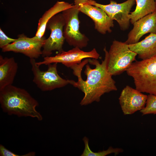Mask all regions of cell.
I'll use <instances>...</instances> for the list:
<instances>
[{"mask_svg":"<svg viewBox=\"0 0 156 156\" xmlns=\"http://www.w3.org/2000/svg\"><path fill=\"white\" fill-rule=\"evenodd\" d=\"M104 53V59L101 63L97 59L88 58L70 67L78 81L70 80V84L84 94L80 103L81 106L99 102L105 94L117 90L116 82L108 71L107 55Z\"/></svg>","mask_w":156,"mask_h":156,"instance_id":"obj_1","label":"cell"},{"mask_svg":"<svg viewBox=\"0 0 156 156\" xmlns=\"http://www.w3.org/2000/svg\"><path fill=\"white\" fill-rule=\"evenodd\" d=\"M0 104L3 111L8 115L29 117L40 121L43 119L36 110L38 101L24 89L10 85L0 90Z\"/></svg>","mask_w":156,"mask_h":156,"instance_id":"obj_2","label":"cell"},{"mask_svg":"<svg viewBox=\"0 0 156 156\" xmlns=\"http://www.w3.org/2000/svg\"><path fill=\"white\" fill-rule=\"evenodd\" d=\"M126 71L133 78L135 89L141 92L156 95V55L136 60Z\"/></svg>","mask_w":156,"mask_h":156,"instance_id":"obj_3","label":"cell"},{"mask_svg":"<svg viewBox=\"0 0 156 156\" xmlns=\"http://www.w3.org/2000/svg\"><path fill=\"white\" fill-rule=\"evenodd\" d=\"M104 52L108 57L107 69L112 76L120 75L126 70L135 61L137 54L131 51L125 42L114 40L108 51L105 47Z\"/></svg>","mask_w":156,"mask_h":156,"instance_id":"obj_4","label":"cell"},{"mask_svg":"<svg viewBox=\"0 0 156 156\" xmlns=\"http://www.w3.org/2000/svg\"><path fill=\"white\" fill-rule=\"evenodd\" d=\"M36 62L35 59H30L34 75L33 81L41 91H51L70 84V80L64 79L58 75L57 69V63L48 64L47 70L42 71Z\"/></svg>","mask_w":156,"mask_h":156,"instance_id":"obj_5","label":"cell"},{"mask_svg":"<svg viewBox=\"0 0 156 156\" xmlns=\"http://www.w3.org/2000/svg\"><path fill=\"white\" fill-rule=\"evenodd\" d=\"M79 8L74 5L62 12L65 21L63 34L65 40L70 46L82 49L87 47L89 39L79 31Z\"/></svg>","mask_w":156,"mask_h":156,"instance_id":"obj_6","label":"cell"},{"mask_svg":"<svg viewBox=\"0 0 156 156\" xmlns=\"http://www.w3.org/2000/svg\"><path fill=\"white\" fill-rule=\"evenodd\" d=\"M65 21L62 14L58 13L52 17L48 21L46 29L51 31L49 37L45 40L42 48L43 57L50 56L52 51H57L60 53L64 50L63 46L65 39L63 29Z\"/></svg>","mask_w":156,"mask_h":156,"instance_id":"obj_7","label":"cell"},{"mask_svg":"<svg viewBox=\"0 0 156 156\" xmlns=\"http://www.w3.org/2000/svg\"><path fill=\"white\" fill-rule=\"evenodd\" d=\"M135 3V0H127L121 3L110 0L109 4L104 5L93 0H89L86 3L102 9L111 18L116 21L121 30L125 31L129 27L130 21L129 15Z\"/></svg>","mask_w":156,"mask_h":156,"instance_id":"obj_8","label":"cell"},{"mask_svg":"<svg viewBox=\"0 0 156 156\" xmlns=\"http://www.w3.org/2000/svg\"><path fill=\"white\" fill-rule=\"evenodd\" d=\"M46 39L44 36L41 38L35 36L29 38L21 34L18 36V38L14 42L1 49L2 51L21 53L30 59L38 58L42 55L41 49Z\"/></svg>","mask_w":156,"mask_h":156,"instance_id":"obj_9","label":"cell"},{"mask_svg":"<svg viewBox=\"0 0 156 156\" xmlns=\"http://www.w3.org/2000/svg\"><path fill=\"white\" fill-rule=\"evenodd\" d=\"M100 55L95 48L86 52L78 47H74L68 51H64L53 56H47L44 57V60L36 62L39 66L53 63H61L66 67L70 68L75 64H79L82 60L88 58L98 59Z\"/></svg>","mask_w":156,"mask_h":156,"instance_id":"obj_10","label":"cell"},{"mask_svg":"<svg viewBox=\"0 0 156 156\" xmlns=\"http://www.w3.org/2000/svg\"><path fill=\"white\" fill-rule=\"evenodd\" d=\"M147 95L136 89L127 85L121 91L119 98V104L125 115L132 114L143 109Z\"/></svg>","mask_w":156,"mask_h":156,"instance_id":"obj_11","label":"cell"},{"mask_svg":"<svg viewBox=\"0 0 156 156\" xmlns=\"http://www.w3.org/2000/svg\"><path fill=\"white\" fill-rule=\"evenodd\" d=\"M80 12L86 15L93 21L94 28L102 34L112 32L114 20L102 9L88 3L81 5L79 8Z\"/></svg>","mask_w":156,"mask_h":156,"instance_id":"obj_12","label":"cell"},{"mask_svg":"<svg viewBox=\"0 0 156 156\" xmlns=\"http://www.w3.org/2000/svg\"><path fill=\"white\" fill-rule=\"evenodd\" d=\"M133 25V28L125 42L127 44L138 42L143 36L148 33L156 34V12L141 18Z\"/></svg>","mask_w":156,"mask_h":156,"instance_id":"obj_13","label":"cell"},{"mask_svg":"<svg viewBox=\"0 0 156 156\" xmlns=\"http://www.w3.org/2000/svg\"><path fill=\"white\" fill-rule=\"evenodd\" d=\"M128 46L139 58L142 60L150 58L156 55V34L150 33L142 41Z\"/></svg>","mask_w":156,"mask_h":156,"instance_id":"obj_14","label":"cell"},{"mask_svg":"<svg viewBox=\"0 0 156 156\" xmlns=\"http://www.w3.org/2000/svg\"><path fill=\"white\" fill-rule=\"evenodd\" d=\"M18 67L13 57H3L0 55V90L12 85Z\"/></svg>","mask_w":156,"mask_h":156,"instance_id":"obj_15","label":"cell"},{"mask_svg":"<svg viewBox=\"0 0 156 156\" xmlns=\"http://www.w3.org/2000/svg\"><path fill=\"white\" fill-rule=\"evenodd\" d=\"M74 5L64 1H57L51 8L46 11L39 19L35 36L41 38L44 36L47 24L49 20L55 15L73 7Z\"/></svg>","mask_w":156,"mask_h":156,"instance_id":"obj_16","label":"cell"},{"mask_svg":"<svg viewBox=\"0 0 156 156\" xmlns=\"http://www.w3.org/2000/svg\"><path fill=\"white\" fill-rule=\"evenodd\" d=\"M136 5L135 10L130 13L129 17L132 24L140 19L154 12L155 0H135Z\"/></svg>","mask_w":156,"mask_h":156,"instance_id":"obj_17","label":"cell"},{"mask_svg":"<svg viewBox=\"0 0 156 156\" xmlns=\"http://www.w3.org/2000/svg\"><path fill=\"white\" fill-rule=\"evenodd\" d=\"M82 140L84 144V148L81 156H105L112 153L116 155L124 151V150L122 148H114L110 146L106 150L100 151L96 152H93L90 148L89 139L88 138L84 136Z\"/></svg>","mask_w":156,"mask_h":156,"instance_id":"obj_18","label":"cell"},{"mask_svg":"<svg viewBox=\"0 0 156 156\" xmlns=\"http://www.w3.org/2000/svg\"><path fill=\"white\" fill-rule=\"evenodd\" d=\"M142 115L156 114V95L149 94L144 107L140 111Z\"/></svg>","mask_w":156,"mask_h":156,"instance_id":"obj_19","label":"cell"},{"mask_svg":"<svg viewBox=\"0 0 156 156\" xmlns=\"http://www.w3.org/2000/svg\"><path fill=\"white\" fill-rule=\"evenodd\" d=\"M36 155L34 152H29L24 155H19L11 152L7 149L4 146L0 145V156H34Z\"/></svg>","mask_w":156,"mask_h":156,"instance_id":"obj_20","label":"cell"},{"mask_svg":"<svg viewBox=\"0 0 156 156\" xmlns=\"http://www.w3.org/2000/svg\"><path fill=\"white\" fill-rule=\"evenodd\" d=\"M16 39L10 38L7 36L0 28V48L2 49L7 45L14 42Z\"/></svg>","mask_w":156,"mask_h":156,"instance_id":"obj_21","label":"cell"},{"mask_svg":"<svg viewBox=\"0 0 156 156\" xmlns=\"http://www.w3.org/2000/svg\"><path fill=\"white\" fill-rule=\"evenodd\" d=\"M89 0H74V5L78 8L81 5L86 3Z\"/></svg>","mask_w":156,"mask_h":156,"instance_id":"obj_22","label":"cell"},{"mask_svg":"<svg viewBox=\"0 0 156 156\" xmlns=\"http://www.w3.org/2000/svg\"><path fill=\"white\" fill-rule=\"evenodd\" d=\"M155 11L156 12V0H155Z\"/></svg>","mask_w":156,"mask_h":156,"instance_id":"obj_23","label":"cell"}]
</instances>
